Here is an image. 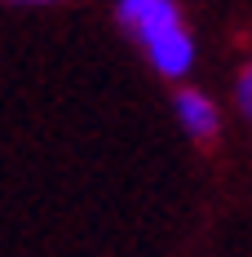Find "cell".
<instances>
[{
    "mask_svg": "<svg viewBox=\"0 0 252 257\" xmlns=\"http://www.w3.org/2000/svg\"><path fill=\"white\" fill-rule=\"evenodd\" d=\"M177 111H181L186 128H190L199 142L217 138V111H212V102H208L203 93H195V89H181V93H177Z\"/></svg>",
    "mask_w": 252,
    "mask_h": 257,
    "instance_id": "obj_2",
    "label": "cell"
},
{
    "mask_svg": "<svg viewBox=\"0 0 252 257\" xmlns=\"http://www.w3.org/2000/svg\"><path fill=\"white\" fill-rule=\"evenodd\" d=\"M151 62L164 76H181V71L190 67V36H186V31H173V36L155 40L151 45Z\"/></svg>",
    "mask_w": 252,
    "mask_h": 257,
    "instance_id": "obj_3",
    "label": "cell"
},
{
    "mask_svg": "<svg viewBox=\"0 0 252 257\" xmlns=\"http://www.w3.org/2000/svg\"><path fill=\"white\" fill-rule=\"evenodd\" d=\"M120 23L128 31H137L146 45H155V40L181 31V14H177L173 0H124L120 5Z\"/></svg>",
    "mask_w": 252,
    "mask_h": 257,
    "instance_id": "obj_1",
    "label": "cell"
},
{
    "mask_svg": "<svg viewBox=\"0 0 252 257\" xmlns=\"http://www.w3.org/2000/svg\"><path fill=\"white\" fill-rule=\"evenodd\" d=\"M23 5H45V0H23Z\"/></svg>",
    "mask_w": 252,
    "mask_h": 257,
    "instance_id": "obj_5",
    "label": "cell"
},
{
    "mask_svg": "<svg viewBox=\"0 0 252 257\" xmlns=\"http://www.w3.org/2000/svg\"><path fill=\"white\" fill-rule=\"evenodd\" d=\"M239 106H243V115L252 120V62L243 67V76H239Z\"/></svg>",
    "mask_w": 252,
    "mask_h": 257,
    "instance_id": "obj_4",
    "label": "cell"
}]
</instances>
